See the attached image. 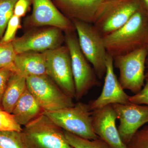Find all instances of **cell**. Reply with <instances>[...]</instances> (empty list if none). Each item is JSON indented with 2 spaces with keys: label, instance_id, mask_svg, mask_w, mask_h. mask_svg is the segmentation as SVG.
Instances as JSON below:
<instances>
[{
  "label": "cell",
  "instance_id": "6da1fadb",
  "mask_svg": "<svg viewBox=\"0 0 148 148\" xmlns=\"http://www.w3.org/2000/svg\"><path fill=\"white\" fill-rule=\"evenodd\" d=\"M103 38L107 52L113 57L147 47L148 14L140 8L122 27Z\"/></svg>",
  "mask_w": 148,
  "mask_h": 148
},
{
  "label": "cell",
  "instance_id": "7a4b0ae2",
  "mask_svg": "<svg viewBox=\"0 0 148 148\" xmlns=\"http://www.w3.org/2000/svg\"><path fill=\"white\" fill-rule=\"evenodd\" d=\"M42 113L65 131L88 140L98 138L93 130L88 104L78 102L72 107Z\"/></svg>",
  "mask_w": 148,
  "mask_h": 148
},
{
  "label": "cell",
  "instance_id": "3957f363",
  "mask_svg": "<svg viewBox=\"0 0 148 148\" xmlns=\"http://www.w3.org/2000/svg\"><path fill=\"white\" fill-rule=\"evenodd\" d=\"M21 132L29 148H74L64 130L43 113L24 126Z\"/></svg>",
  "mask_w": 148,
  "mask_h": 148
},
{
  "label": "cell",
  "instance_id": "277c9868",
  "mask_svg": "<svg viewBox=\"0 0 148 148\" xmlns=\"http://www.w3.org/2000/svg\"><path fill=\"white\" fill-rule=\"evenodd\" d=\"M140 8L139 0H105L92 24L105 36L122 27Z\"/></svg>",
  "mask_w": 148,
  "mask_h": 148
},
{
  "label": "cell",
  "instance_id": "5b68a950",
  "mask_svg": "<svg viewBox=\"0 0 148 148\" xmlns=\"http://www.w3.org/2000/svg\"><path fill=\"white\" fill-rule=\"evenodd\" d=\"M75 32L65 33V41L69 49L75 89V99L79 101L89 90L100 86L99 79L93 67L82 53Z\"/></svg>",
  "mask_w": 148,
  "mask_h": 148
},
{
  "label": "cell",
  "instance_id": "8992f818",
  "mask_svg": "<svg viewBox=\"0 0 148 148\" xmlns=\"http://www.w3.org/2000/svg\"><path fill=\"white\" fill-rule=\"evenodd\" d=\"M77 35L80 47L88 62L92 64L99 79L106 75L108 52L103 36L92 24L71 20Z\"/></svg>",
  "mask_w": 148,
  "mask_h": 148
},
{
  "label": "cell",
  "instance_id": "52a82bcc",
  "mask_svg": "<svg viewBox=\"0 0 148 148\" xmlns=\"http://www.w3.org/2000/svg\"><path fill=\"white\" fill-rule=\"evenodd\" d=\"M147 47L141 48L124 55L113 58L114 66L119 71V80L124 90L137 93L145 82Z\"/></svg>",
  "mask_w": 148,
  "mask_h": 148
},
{
  "label": "cell",
  "instance_id": "ba28073f",
  "mask_svg": "<svg viewBox=\"0 0 148 148\" xmlns=\"http://www.w3.org/2000/svg\"><path fill=\"white\" fill-rule=\"evenodd\" d=\"M27 89L44 111L57 110L75 106L73 98L47 75L27 77Z\"/></svg>",
  "mask_w": 148,
  "mask_h": 148
},
{
  "label": "cell",
  "instance_id": "9c48e42d",
  "mask_svg": "<svg viewBox=\"0 0 148 148\" xmlns=\"http://www.w3.org/2000/svg\"><path fill=\"white\" fill-rule=\"evenodd\" d=\"M47 63V75L66 94L75 97V82L72 71L71 60L66 46L45 51Z\"/></svg>",
  "mask_w": 148,
  "mask_h": 148
},
{
  "label": "cell",
  "instance_id": "30bf717a",
  "mask_svg": "<svg viewBox=\"0 0 148 148\" xmlns=\"http://www.w3.org/2000/svg\"><path fill=\"white\" fill-rule=\"evenodd\" d=\"M62 32L58 28L50 27L26 33L12 43L17 54L28 51L45 52L61 46L65 40Z\"/></svg>",
  "mask_w": 148,
  "mask_h": 148
},
{
  "label": "cell",
  "instance_id": "8fae6325",
  "mask_svg": "<svg viewBox=\"0 0 148 148\" xmlns=\"http://www.w3.org/2000/svg\"><path fill=\"white\" fill-rule=\"evenodd\" d=\"M112 105L120 121L118 128L120 136L126 145L135 133L148 123V106L131 103Z\"/></svg>",
  "mask_w": 148,
  "mask_h": 148
},
{
  "label": "cell",
  "instance_id": "7c38bea8",
  "mask_svg": "<svg viewBox=\"0 0 148 148\" xmlns=\"http://www.w3.org/2000/svg\"><path fill=\"white\" fill-rule=\"evenodd\" d=\"M33 11L29 23L33 27L50 26L65 33L75 32L73 22L61 12L52 0H31Z\"/></svg>",
  "mask_w": 148,
  "mask_h": 148
},
{
  "label": "cell",
  "instance_id": "4fadbf2b",
  "mask_svg": "<svg viewBox=\"0 0 148 148\" xmlns=\"http://www.w3.org/2000/svg\"><path fill=\"white\" fill-rule=\"evenodd\" d=\"M106 77L101 95L88 104L91 112L108 105L130 103V96L125 92L114 71L113 58L108 53L106 58Z\"/></svg>",
  "mask_w": 148,
  "mask_h": 148
},
{
  "label": "cell",
  "instance_id": "5bb4252c",
  "mask_svg": "<svg viewBox=\"0 0 148 148\" xmlns=\"http://www.w3.org/2000/svg\"><path fill=\"white\" fill-rule=\"evenodd\" d=\"M94 132L112 148H127L122 140L116 126V112L112 105L91 112Z\"/></svg>",
  "mask_w": 148,
  "mask_h": 148
},
{
  "label": "cell",
  "instance_id": "9a60e30c",
  "mask_svg": "<svg viewBox=\"0 0 148 148\" xmlns=\"http://www.w3.org/2000/svg\"><path fill=\"white\" fill-rule=\"evenodd\" d=\"M57 8L70 20L92 24L98 9L105 0H53Z\"/></svg>",
  "mask_w": 148,
  "mask_h": 148
},
{
  "label": "cell",
  "instance_id": "2e32d148",
  "mask_svg": "<svg viewBox=\"0 0 148 148\" xmlns=\"http://www.w3.org/2000/svg\"><path fill=\"white\" fill-rule=\"evenodd\" d=\"M16 72L26 77L47 75L45 52L28 51L18 53L14 62Z\"/></svg>",
  "mask_w": 148,
  "mask_h": 148
},
{
  "label": "cell",
  "instance_id": "e0dca14e",
  "mask_svg": "<svg viewBox=\"0 0 148 148\" xmlns=\"http://www.w3.org/2000/svg\"><path fill=\"white\" fill-rule=\"evenodd\" d=\"M43 111L27 88L16 103L12 114L16 122L24 126L42 114Z\"/></svg>",
  "mask_w": 148,
  "mask_h": 148
},
{
  "label": "cell",
  "instance_id": "ac0fdd59",
  "mask_svg": "<svg viewBox=\"0 0 148 148\" xmlns=\"http://www.w3.org/2000/svg\"><path fill=\"white\" fill-rule=\"evenodd\" d=\"M27 89V78L17 72H12L3 96V110L12 113L16 103Z\"/></svg>",
  "mask_w": 148,
  "mask_h": 148
},
{
  "label": "cell",
  "instance_id": "d6986e66",
  "mask_svg": "<svg viewBox=\"0 0 148 148\" xmlns=\"http://www.w3.org/2000/svg\"><path fill=\"white\" fill-rule=\"evenodd\" d=\"M64 131L66 140L74 148H112L99 137L94 140H88Z\"/></svg>",
  "mask_w": 148,
  "mask_h": 148
},
{
  "label": "cell",
  "instance_id": "ffe728a7",
  "mask_svg": "<svg viewBox=\"0 0 148 148\" xmlns=\"http://www.w3.org/2000/svg\"><path fill=\"white\" fill-rule=\"evenodd\" d=\"M21 132L0 131V148H29Z\"/></svg>",
  "mask_w": 148,
  "mask_h": 148
},
{
  "label": "cell",
  "instance_id": "44dd1931",
  "mask_svg": "<svg viewBox=\"0 0 148 148\" xmlns=\"http://www.w3.org/2000/svg\"><path fill=\"white\" fill-rule=\"evenodd\" d=\"M16 55L12 43L0 42V69L10 68L16 72L14 62Z\"/></svg>",
  "mask_w": 148,
  "mask_h": 148
},
{
  "label": "cell",
  "instance_id": "7402d4cb",
  "mask_svg": "<svg viewBox=\"0 0 148 148\" xmlns=\"http://www.w3.org/2000/svg\"><path fill=\"white\" fill-rule=\"evenodd\" d=\"M18 0H0V39L2 38L9 20L14 14V9Z\"/></svg>",
  "mask_w": 148,
  "mask_h": 148
},
{
  "label": "cell",
  "instance_id": "603a6c76",
  "mask_svg": "<svg viewBox=\"0 0 148 148\" xmlns=\"http://www.w3.org/2000/svg\"><path fill=\"white\" fill-rule=\"evenodd\" d=\"M23 128L18 124L13 114L3 109L0 110V131L21 132Z\"/></svg>",
  "mask_w": 148,
  "mask_h": 148
},
{
  "label": "cell",
  "instance_id": "cb8c5ba5",
  "mask_svg": "<svg viewBox=\"0 0 148 148\" xmlns=\"http://www.w3.org/2000/svg\"><path fill=\"white\" fill-rule=\"evenodd\" d=\"M126 146L127 148H148V124L135 133Z\"/></svg>",
  "mask_w": 148,
  "mask_h": 148
},
{
  "label": "cell",
  "instance_id": "d4e9b609",
  "mask_svg": "<svg viewBox=\"0 0 148 148\" xmlns=\"http://www.w3.org/2000/svg\"><path fill=\"white\" fill-rule=\"evenodd\" d=\"M20 26V17L13 14L9 20L3 36L0 42H12L15 39L16 32Z\"/></svg>",
  "mask_w": 148,
  "mask_h": 148
},
{
  "label": "cell",
  "instance_id": "484cf974",
  "mask_svg": "<svg viewBox=\"0 0 148 148\" xmlns=\"http://www.w3.org/2000/svg\"><path fill=\"white\" fill-rule=\"evenodd\" d=\"M129 101L133 104L148 106V79H146L145 84L139 92L130 96Z\"/></svg>",
  "mask_w": 148,
  "mask_h": 148
},
{
  "label": "cell",
  "instance_id": "4316f807",
  "mask_svg": "<svg viewBox=\"0 0 148 148\" xmlns=\"http://www.w3.org/2000/svg\"><path fill=\"white\" fill-rule=\"evenodd\" d=\"M14 71L10 68H5L0 69V110L2 108V101L4 93L10 77L12 72Z\"/></svg>",
  "mask_w": 148,
  "mask_h": 148
},
{
  "label": "cell",
  "instance_id": "83f0119b",
  "mask_svg": "<svg viewBox=\"0 0 148 148\" xmlns=\"http://www.w3.org/2000/svg\"><path fill=\"white\" fill-rule=\"evenodd\" d=\"M32 4L31 0H18L14 6V14L19 17L24 16Z\"/></svg>",
  "mask_w": 148,
  "mask_h": 148
},
{
  "label": "cell",
  "instance_id": "f1b7e54d",
  "mask_svg": "<svg viewBox=\"0 0 148 148\" xmlns=\"http://www.w3.org/2000/svg\"><path fill=\"white\" fill-rule=\"evenodd\" d=\"M141 8L148 15V0H139Z\"/></svg>",
  "mask_w": 148,
  "mask_h": 148
},
{
  "label": "cell",
  "instance_id": "f546056e",
  "mask_svg": "<svg viewBox=\"0 0 148 148\" xmlns=\"http://www.w3.org/2000/svg\"><path fill=\"white\" fill-rule=\"evenodd\" d=\"M146 68H147V70L145 72L146 79H148V58H147L146 63Z\"/></svg>",
  "mask_w": 148,
  "mask_h": 148
},
{
  "label": "cell",
  "instance_id": "4dcf8cb0",
  "mask_svg": "<svg viewBox=\"0 0 148 148\" xmlns=\"http://www.w3.org/2000/svg\"><path fill=\"white\" fill-rule=\"evenodd\" d=\"M147 53H148L147 58H148V44L147 46Z\"/></svg>",
  "mask_w": 148,
  "mask_h": 148
}]
</instances>
